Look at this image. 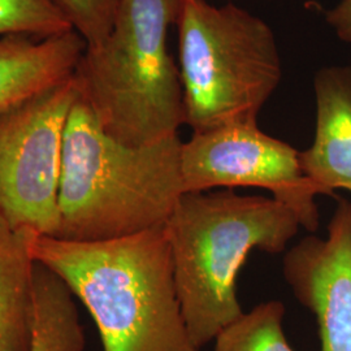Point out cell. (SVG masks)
<instances>
[{"instance_id":"obj_9","label":"cell","mask_w":351,"mask_h":351,"mask_svg":"<svg viewBox=\"0 0 351 351\" xmlns=\"http://www.w3.org/2000/svg\"><path fill=\"white\" fill-rule=\"evenodd\" d=\"M314 91L316 129L313 145L300 152L302 171L323 195L351 193V66L319 69Z\"/></svg>"},{"instance_id":"obj_7","label":"cell","mask_w":351,"mask_h":351,"mask_svg":"<svg viewBox=\"0 0 351 351\" xmlns=\"http://www.w3.org/2000/svg\"><path fill=\"white\" fill-rule=\"evenodd\" d=\"M182 193L215 188L265 189L315 232L319 211L315 202L322 190L303 173L300 151L262 132L256 123L220 126L194 133L181 146Z\"/></svg>"},{"instance_id":"obj_14","label":"cell","mask_w":351,"mask_h":351,"mask_svg":"<svg viewBox=\"0 0 351 351\" xmlns=\"http://www.w3.org/2000/svg\"><path fill=\"white\" fill-rule=\"evenodd\" d=\"M73 30L53 0H0V38H45Z\"/></svg>"},{"instance_id":"obj_15","label":"cell","mask_w":351,"mask_h":351,"mask_svg":"<svg viewBox=\"0 0 351 351\" xmlns=\"http://www.w3.org/2000/svg\"><path fill=\"white\" fill-rule=\"evenodd\" d=\"M72 29L86 45H97L106 37L123 0H53Z\"/></svg>"},{"instance_id":"obj_11","label":"cell","mask_w":351,"mask_h":351,"mask_svg":"<svg viewBox=\"0 0 351 351\" xmlns=\"http://www.w3.org/2000/svg\"><path fill=\"white\" fill-rule=\"evenodd\" d=\"M30 236L0 221V351L29 348L36 265L29 247Z\"/></svg>"},{"instance_id":"obj_5","label":"cell","mask_w":351,"mask_h":351,"mask_svg":"<svg viewBox=\"0 0 351 351\" xmlns=\"http://www.w3.org/2000/svg\"><path fill=\"white\" fill-rule=\"evenodd\" d=\"M186 124L194 133L256 123L282 62L272 27L233 3L181 0L177 17Z\"/></svg>"},{"instance_id":"obj_12","label":"cell","mask_w":351,"mask_h":351,"mask_svg":"<svg viewBox=\"0 0 351 351\" xmlns=\"http://www.w3.org/2000/svg\"><path fill=\"white\" fill-rule=\"evenodd\" d=\"M85 332L75 295L49 268L33 272L30 342L26 351H84Z\"/></svg>"},{"instance_id":"obj_4","label":"cell","mask_w":351,"mask_h":351,"mask_svg":"<svg viewBox=\"0 0 351 351\" xmlns=\"http://www.w3.org/2000/svg\"><path fill=\"white\" fill-rule=\"evenodd\" d=\"M181 0H123L110 33L86 45L75 77L103 130L130 147L178 136L186 124L180 69L168 50Z\"/></svg>"},{"instance_id":"obj_3","label":"cell","mask_w":351,"mask_h":351,"mask_svg":"<svg viewBox=\"0 0 351 351\" xmlns=\"http://www.w3.org/2000/svg\"><path fill=\"white\" fill-rule=\"evenodd\" d=\"M300 226L295 213L275 198L233 189L181 194L164 230L177 297L198 350L243 314L236 280L247 255L282 252Z\"/></svg>"},{"instance_id":"obj_16","label":"cell","mask_w":351,"mask_h":351,"mask_svg":"<svg viewBox=\"0 0 351 351\" xmlns=\"http://www.w3.org/2000/svg\"><path fill=\"white\" fill-rule=\"evenodd\" d=\"M326 21L342 42L351 43V0H339L326 11Z\"/></svg>"},{"instance_id":"obj_13","label":"cell","mask_w":351,"mask_h":351,"mask_svg":"<svg viewBox=\"0 0 351 351\" xmlns=\"http://www.w3.org/2000/svg\"><path fill=\"white\" fill-rule=\"evenodd\" d=\"M284 315L281 302L258 304L219 332L213 351H294L282 328Z\"/></svg>"},{"instance_id":"obj_10","label":"cell","mask_w":351,"mask_h":351,"mask_svg":"<svg viewBox=\"0 0 351 351\" xmlns=\"http://www.w3.org/2000/svg\"><path fill=\"white\" fill-rule=\"evenodd\" d=\"M85 47L75 30L0 38V114L71 78Z\"/></svg>"},{"instance_id":"obj_1","label":"cell","mask_w":351,"mask_h":351,"mask_svg":"<svg viewBox=\"0 0 351 351\" xmlns=\"http://www.w3.org/2000/svg\"><path fill=\"white\" fill-rule=\"evenodd\" d=\"M29 247L85 306L103 351H199L177 297L164 226L101 242L32 234Z\"/></svg>"},{"instance_id":"obj_6","label":"cell","mask_w":351,"mask_h":351,"mask_svg":"<svg viewBox=\"0 0 351 351\" xmlns=\"http://www.w3.org/2000/svg\"><path fill=\"white\" fill-rule=\"evenodd\" d=\"M75 77L0 114V221L56 236L64 132L78 99Z\"/></svg>"},{"instance_id":"obj_8","label":"cell","mask_w":351,"mask_h":351,"mask_svg":"<svg viewBox=\"0 0 351 351\" xmlns=\"http://www.w3.org/2000/svg\"><path fill=\"white\" fill-rule=\"evenodd\" d=\"M282 275L314 314L320 351H351V202L339 199L326 239L304 237L285 254Z\"/></svg>"},{"instance_id":"obj_2","label":"cell","mask_w":351,"mask_h":351,"mask_svg":"<svg viewBox=\"0 0 351 351\" xmlns=\"http://www.w3.org/2000/svg\"><path fill=\"white\" fill-rule=\"evenodd\" d=\"M178 136L130 147L80 97L64 132L58 239L101 242L163 226L182 194Z\"/></svg>"}]
</instances>
